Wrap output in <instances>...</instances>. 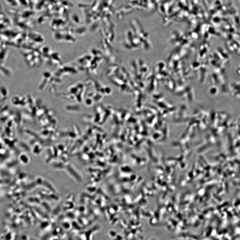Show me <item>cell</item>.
<instances>
[{
    "instance_id": "1",
    "label": "cell",
    "mask_w": 240,
    "mask_h": 240,
    "mask_svg": "<svg viewBox=\"0 0 240 240\" xmlns=\"http://www.w3.org/2000/svg\"><path fill=\"white\" fill-rule=\"evenodd\" d=\"M19 161L21 164L26 165L29 163L30 159L26 155H21L20 157Z\"/></svg>"
}]
</instances>
